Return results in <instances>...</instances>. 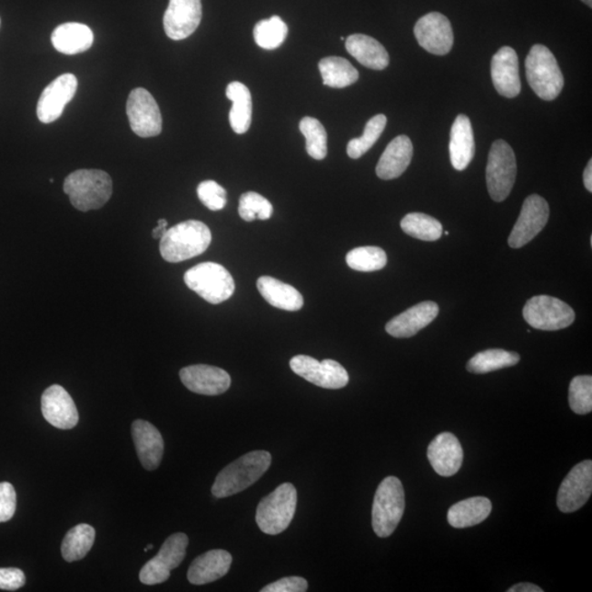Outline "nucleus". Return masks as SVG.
Returning a JSON list of instances; mask_svg holds the SVG:
<instances>
[{
	"mask_svg": "<svg viewBox=\"0 0 592 592\" xmlns=\"http://www.w3.org/2000/svg\"><path fill=\"white\" fill-rule=\"evenodd\" d=\"M271 454L267 451H252L237 459L221 470L212 486L216 498H225L251 488L267 472L271 465Z\"/></svg>",
	"mask_w": 592,
	"mask_h": 592,
	"instance_id": "f257e3e1",
	"label": "nucleus"
},
{
	"mask_svg": "<svg viewBox=\"0 0 592 592\" xmlns=\"http://www.w3.org/2000/svg\"><path fill=\"white\" fill-rule=\"evenodd\" d=\"M212 235L202 222H183L166 231L161 239V255L168 262L186 261L208 250Z\"/></svg>",
	"mask_w": 592,
	"mask_h": 592,
	"instance_id": "f03ea898",
	"label": "nucleus"
},
{
	"mask_svg": "<svg viewBox=\"0 0 592 592\" xmlns=\"http://www.w3.org/2000/svg\"><path fill=\"white\" fill-rule=\"evenodd\" d=\"M64 192L74 208L87 212L108 202L113 195V181L107 173L98 169H81L65 179Z\"/></svg>",
	"mask_w": 592,
	"mask_h": 592,
	"instance_id": "7ed1b4c3",
	"label": "nucleus"
},
{
	"mask_svg": "<svg viewBox=\"0 0 592 592\" xmlns=\"http://www.w3.org/2000/svg\"><path fill=\"white\" fill-rule=\"evenodd\" d=\"M528 84L538 97L551 102L564 87V77L553 53L542 44L532 46L526 58Z\"/></svg>",
	"mask_w": 592,
	"mask_h": 592,
	"instance_id": "20e7f679",
	"label": "nucleus"
},
{
	"mask_svg": "<svg viewBox=\"0 0 592 592\" xmlns=\"http://www.w3.org/2000/svg\"><path fill=\"white\" fill-rule=\"evenodd\" d=\"M405 511L403 484L395 477H389L379 485L372 507V527L380 538L392 536Z\"/></svg>",
	"mask_w": 592,
	"mask_h": 592,
	"instance_id": "39448f33",
	"label": "nucleus"
},
{
	"mask_svg": "<svg viewBox=\"0 0 592 592\" xmlns=\"http://www.w3.org/2000/svg\"><path fill=\"white\" fill-rule=\"evenodd\" d=\"M296 506H298V491L294 485L283 483L264 497L259 502L256 512V522L263 533L277 536L287 530L293 520Z\"/></svg>",
	"mask_w": 592,
	"mask_h": 592,
	"instance_id": "423d86ee",
	"label": "nucleus"
},
{
	"mask_svg": "<svg viewBox=\"0 0 592 592\" xmlns=\"http://www.w3.org/2000/svg\"><path fill=\"white\" fill-rule=\"evenodd\" d=\"M184 283L211 304H221L235 292V282L226 268L215 262H202L184 273Z\"/></svg>",
	"mask_w": 592,
	"mask_h": 592,
	"instance_id": "0eeeda50",
	"label": "nucleus"
},
{
	"mask_svg": "<svg viewBox=\"0 0 592 592\" xmlns=\"http://www.w3.org/2000/svg\"><path fill=\"white\" fill-rule=\"evenodd\" d=\"M517 177V161L514 150L508 143L498 140L491 145L486 182L490 198L496 202H502L509 197L515 186Z\"/></svg>",
	"mask_w": 592,
	"mask_h": 592,
	"instance_id": "6e6552de",
	"label": "nucleus"
},
{
	"mask_svg": "<svg viewBox=\"0 0 592 592\" xmlns=\"http://www.w3.org/2000/svg\"><path fill=\"white\" fill-rule=\"evenodd\" d=\"M575 317V311L568 304L548 295L533 296L523 308V319L538 331L567 329L573 324Z\"/></svg>",
	"mask_w": 592,
	"mask_h": 592,
	"instance_id": "1a4fd4ad",
	"label": "nucleus"
},
{
	"mask_svg": "<svg viewBox=\"0 0 592 592\" xmlns=\"http://www.w3.org/2000/svg\"><path fill=\"white\" fill-rule=\"evenodd\" d=\"M189 538L184 533H174L163 542L160 552L147 562L140 572L141 583L158 585L171 577L173 569L177 568L186 557Z\"/></svg>",
	"mask_w": 592,
	"mask_h": 592,
	"instance_id": "9d476101",
	"label": "nucleus"
},
{
	"mask_svg": "<svg viewBox=\"0 0 592 592\" xmlns=\"http://www.w3.org/2000/svg\"><path fill=\"white\" fill-rule=\"evenodd\" d=\"M290 367L299 377L322 389L340 390L349 383L347 370L340 362L331 359L319 361L300 354L291 359Z\"/></svg>",
	"mask_w": 592,
	"mask_h": 592,
	"instance_id": "9b49d317",
	"label": "nucleus"
},
{
	"mask_svg": "<svg viewBox=\"0 0 592 592\" xmlns=\"http://www.w3.org/2000/svg\"><path fill=\"white\" fill-rule=\"evenodd\" d=\"M126 114L132 131L140 137H154L163 130V118L160 107L151 93L144 88L131 92L126 103Z\"/></svg>",
	"mask_w": 592,
	"mask_h": 592,
	"instance_id": "f8f14e48",
	"label": "nucleus"
},
{
	"mask_svg": "<svg viewBox=\"0 0 592 592\" xmlns=\"http://www.w3.org/2000/svg\"><path fill=\"white\" fill-rule=\"evenodd\" d=\"M549 218V206L540 195L532 194L523 202L519 218L511 231L508 244L521 248L530 242L546 227Z\"/></svg>",
	"mask_w": 592,
	"mask_h": 592,
	"instance_id": "ddd939ff",
	"label": "nucleus"
},
{
	"mask_svg": "<svg viewBox=\"0 0 592 592\" xmlns=\"http://www.w3.org/2000/svg\"><path fill=\"white\" fill-rule=\"evenodd\" d=\"M592 493V462L590 459L575 465L560 485L558 509L564 514L577 511L588 501Z\"/></svg>",
	"mask_w": 592,
	"mask_h": 592,
	"instance_id": "4468645a",
	"label": "nucleus"
},
{
	"mask_svg": "<svg viewBox=\"0 0 592 592\" xmlns=\"http://www.w3.org/2000/svg\"><path fill=\"white\" fill-rule=\"evenodd\" d=\"M414 34L422 49L435 55H446L451 51L454 35L450 20L439 13L421 17L415 25Z\"/></svg>",
	"mask_w": 592,
	"mask_h": 592,
	"instance_id": "2eb2a0df",
	"label": "nucleus"
},
{
	"mask_svg": "<svg viewBox=\"0 0 592 592\" xmlns=\"http://www.w3.org/2000/svg\"><path fill=\"white\" fill-rule=\"evenodd\" d=\"M78 82L73 74H63L42 93L36 113L42 123L49 124L61 118L64 109L75 97Z\"/></svg>",
	"mask_w": 592,
	"mask_h": 592,
	"instance_id": "dca6fc26",
	"label": "nucleus"
},
{
	"mask_svg": "<svg viewBox=\"0 0 592 592\" xmlns=\"http://www.w3.org/2000/svg\"><path fill=\"white\" fill-rule=\"evenodd\" d=\"M202 19L201 0H169L163 15V28L169 39L181 41L189 38L198 29Z\"/></svg>",
	"mask_w": 592,
	"mask_h": 592,
	"instance_id": "f3484780",
	"label": "nucleus"
},
{
	"mask_svg": "<svg viewBox=\"0 0 592 592\" xmlns=\"http://www.w3.org/2000/svg\"><path fill=\"white\" fill-rule=\"evenodd\" d=\"M41 409L45 420L57 429H72L78 424L77 407L61 385H52L44 390L41 399Z\"/></svg>",
	"mask_w": 592,
	"mask_h": 592,
	"instance_id": "a211bd4d",
	"label": "nucleus"
},
{
	"mask_svg": "<svg viewBox=\"0 0 592 592\" xmlns=\"http://www.w3.org/2000/svg\"><path fill=\"white\" fill-rule=\"evenodd\" d=\"M181 380L184 387L192 392L208 396L225 393L232 383L230 374L225 370L206 364L183 368Z\"/></svg>",
	"mask_w": 592,
	"mask_h": 592,
	"instance_id": "6ab92c4d",
	"label": "nucleus"
},
{
	"mask_svg": "<svg viewBox=\"0 0 592 592\" xmlns=\"http://www.w3.org/2000/svg\"><path fill=\"white\" fill-rule=\"evenodd\" d=\"M491 79L497 93L506 98H515L521 92L519 60L510 46H504L491 60Z\"/></svg>",
	"mask_w": 592,
	"mask_h": 592,
	"instance_id": "aec40b11",
	"label": "nucleus"
},
{
	"mask_svg": "<svg viewBox=\"0 0 592 592\" xmlns=\"http://www.w3.org/2000/svg\"><path fill=\"white\" fill-rule=\"evenodd\" d=\"M463 449L451 432H443L433 439L428 447V459L435 472L449 478L457 474L463 463Z\"/></svg>",
	"mask_w": 592,
	"mask_h": 592,
	"instance_id": "412c9836",
	"label": "nucleus"
},
{
	"mask_svg": "<svg viewBox=\"0 0 592 592\" xmlns=\"http://www.w3.org/2000/svg\"><path fill=\"white\" fill-rule=\"evenodd\" d=\"M132 437L143 468L154 470L160 467L163 456V440L155 426L145 420H135Z\"/></svg>",
	"mask_w": 592,
	"mask_h": 592,
	"instance_id": "4be33fe9",
	"label": "nucleus"
},
{
	"mask_svg": "<svg viewBox=\"0 0 592 592\" xmlns=\"http://www.w3.org/2000/svg\"><path fill=\"white\" fill-rule=\"evenodd\" d=\"M439 314V306L435 302H422L412 306L404 313L394 317L385 326L388 334L395 338H410L430 325Z\"/></svg>",
	"mask_w": 592,
	"mask_h": 592,
	"instance_id": "5701e85b",
	"label": "nucleus"
},
{
	"mask_svg": "<svg viewBox=\"0 0 592 592\" xmlns=\"http://www.w3.org/2000/svg\"><path fill=\"white\" fill-rule=\"evenodd\" d=\"M232 562V555L224 549H212L195 558L188 570L192 585H205L224 577Z\"/></svg>",
	"mask_w": 592,
	"mask_h": 592,
	"instance_id": "b1692460",
	"label": "nucleus"
},
{
	"mask_svg": "<svg viewBox=\"0 0 592 592\" xmlns=\"http://www.w3.org/2000/svg\"><path fill=\"white\" fill-rule=\"evenodd\" d=\"M414 146L409 136L400 135L390 143L377 166L378 177L392 181L406 172L412 160Z\"/></svg>",
	"mask_w": 592,
	"mask_h": 592,
	"instance_id": "393cba45",
	"label": "nucleus"
},
{
	"mask_svg": "<svg viewBox=\"0 0 592 592\" xmlns=\"http://www.w3.org/2000/svg\"><path fill=\"white\" fill-rule=\"evenodd\" d=\"M450 160L452 166L459 172L464 171L473 161L475 154V141L472 123L469 116L459 114L451 128Z\"/></svg>",
	"mask_w": 592,
	"mask_h": 592,
	"instance_id": "a878e982",
	"label": "nucleus"
},
{
	"mask_svg": "<svg viewBox=\"0 0 592 592\" xmlns=\"http://www.w3.org/2000/svg\"><path fill=\"white\" fill-rule=\"evenodd\" d=\"M52 44L62 54L76 55L91 49L94 44V34L86 25L78 23L61 25L52 35Z\"/></svg>",
	"mask_w": 592,
	"mask_h": 592,
	"instance_id": "bb28decb",
	"label": "nucleus"
},
{
	"mask_svg": "<svg viewBox=\"0 0 592 592\" xmlns=\"http://www.w3.org/2000/svg\"><path fill=\"white\" fill-rule=\"evenodd\" d=\"M346 49L363 66L382 71L389 66L387 49L378 40L366 35H352L346 40Z\"/></svg>",
	"mask_w": 592,
	"mask_h": 592,
	"instance_id": "cd10ccee",
	"label": "nucleus"
},
{
	"mask_svg": "<svg viewBox=\"0 0 592 592\" xmlns=\"http://www.w3.org/2000/svg\"><path fill=\"white\" fill-rule=\"evenodd\" d=\"M257 288L262 298L274 308L289 311L303 308V296L292 285L264 276L258 279Z\"/></svg>",
	"mask_w": 592,
	"mask_h": 592,
	"instance_id": "c85d7f7f",
	"label": "nucleus"
},
{
	"mask_svg": "<svg viewBox=\"0 0 592 592\" xmlns=\"http://www.w3.org/2000/svg\"><path fill=\"white\" fill-rule=\"evenodd\" d=\"M491 502L486 497H473L453 505L448 511L451 527L464 528L479 525L490 515Z\"/></svg>",
	"mask_w": 592,
	"mask_h": 592,
	"instance_id": "c756f323",
	"label": "nucleus"
},
{
	"mask_svg": "<svg viewBox=\"0 0 592 592\" xmlns=\"http://www.w3.org/2000/svg\"><path fill=\"white\" fill-rule=\"evenodd\" d=\"M226 97L232 103L230 123L237 134H244L251 128L252 102L250 89L244 84L232 82L226 88Z\"/></svg>",
	"mask_w": 592,
	"mask_h": 592,
	"instance_id": "7c9ffc66",
	"label": "nucleus"
},
{
	"mask_svg": "<svg viewBox=\"0 0 592 592\" xmlns=\"http://www.w3.org/2000/svg\"><path fill=\"white\" fill-rule=\"evenodd\" d=\"M322 82L331 88L351 86L359 79V72L350 62L340 56L322 58L319 64Z\"/></svg>",
	"mask_w": 592,
	"mask_h": 592,
	"instance_id": "2f4dec72",
	"label": "nucleus"
},
{
	"mask_svg": "<svg viewBox=\"0 0 592 592\" xmlns=\"http://www.w3.org/2000/svg\"><path fill=\"white\" fill-rule=\"evenodd\" d=\"M96 531L92 526L82 523L66 533L62 543V557L66 562H77L91 551Z\"/></svg>",
	"mask_w": 592,
	"mask_h": 592,
	"instance_id": "473e14b6",
	"label": "nucleus"
},
{
	"mask_svg": "<svg viewBox=\"0 0 592 592\" xmlns=\"http://www.w3.org/2000/svg\"><path fill=\"white\" fill-rule=\"evenodd\" d=\"M520 356L516 352L502 350V349H488L475 354L468 362V371L474 374H486L505 368H510L519 363Z\"/></svg>",
	"mask_w": 592,
	"mask_h": 592,
	"instance_id": "72a5a7b5",
	"label": "nucleus"
},
{
	"mask_svg": "<svg viewBox=\"0 0 592 592\" xmlns=\"http://www.w3.org/2000/svg\"><path fill=\"white\" fill-rule=\"evenodd\" d=\"M401 230L414 239L435 242L441 239L440 222L424 213H409L400 222Z\"/></svg>",
	"mask_w": 592,
	"mask_h": 592,
	"instance_id": "f704fd0d",
	"label": "nucleus"
},
{
	"mask_svg": "<svg viewBox=\"0 0 592 592\" xmlns=\"http://www.w3.org/2000/svg\"><path fill=\"white\" fill-rule=\"evenodd\" d=\"M287 36L288 25L279 15L259 21L253 29V38L257 45L264 50L278 49Z\"/></svg>",
	"mask_w": 592,
	"mask_h": 592,
	"instance_id": "c9c22d12",
	"label": "nucleus"
},
{
	"mask_svg": "<svg viewBox=\"0 0 592 592\" xmlns=\"http://www.w3.org/2000/svg\"><path fill=\"white\" fill-rule=\"evenodd\" d=\"M346 261L353 271L373 272L387 266L388 256L380 247H358L347 253Z\"/></svg>",
	"mask_w": 592,
	"mask_h": 592,
	"instance_id": "e433bc0d",
	"label": "nucleus"
},
{
	"mask_svg": "<svg viewBox=\"0 0 592 592\" xmlns=\"http://www.w3.org/2000/svg\"><path fill=\"white\" fill-rule=\"evenodd\" d=\"M388 119L384 114H378L373 116L372 119L368 121L366 128L361 137L352 139L348 143L347 154L353 160L362 157L367 152L371 150L375 143L378 142L380 136L382 135L385 126H387Z\"/></svg>",
	"mask_w": 592,
	"mask_h": 592,
	"instance_id": "4c0bfd02",
	"label": "nucleus"
},
{
	"mask_svg": "<svg viewBox=\"0 0 592 592\" xmlns=\"http://www.w3.org/2000/svg\"><path fill=\"white\" fill-rule=\"evenodd\" d=\"M300 131L306 139V151L316 161L327 156V133L319 120L305 116L300 123Z\"/></svg>",
	"mask_w": 592,
	"mask_h": 592,
	"instance_id": "58836bf2",
	"label": "nucleus"
},
{
	"mask_svg": "<svg viewBox=\"0 0 592 592\" xmlns=\"http://www.w3.org/2000/svg\"><path fill=\"white\" fill-rule=\"evenodd\" d=\"M569 406L577 415H587L592 410V378L578 375L569 385Z\"/></svg>",
	"mask_w": 592,
	"mask_h": 592,
	"instance_id": "ea45409f",
	"label": "nucleus"
},
{
	"mask_svg": "<svg viewBox=\"0 0 592 592\" xmlns=\"http://www.w3.org/2000/svg\"><path fill=\"white\" fill-rule=\"evenodd\" d=\"M239 213L241 218L246 222H252L256 219L266 221L271 218L273 208L272 204L261 194L250 192L242 195Z\"/></svg>",
	"mask_w": 592,
	"mask_h": 592,
	"instance_id": "a19ab883",
	"label": "nucleus"
},
{
	"mask_svg": "<svg viewBox=\"0 0 592 592\" xmlns=\"http://www.w3.org/2000/svg\"><path fill=\"white\" fill-rule=\"evenodd\" d=\"M198 197L206 208L211 211H220L225 208L227 203L226 190L213 181H205L199 184L197 189Z\"/></svg>",
	"mask_w": 592,
	"mask_h": 592,
	"instance_id": "79ce46f5",
	"label": "nucleus"
},
{
	"mask_svg": "<svg viewBox=\"0 0 592 592\" xmlns=\"http://www.w3.org/2000/svg\"><path fill=\"white\" fill-rule=\"evenodd\" d=\"M15 507H17V495L14 486L8 482L0 483V523L12 519Z\"/></svg>",
	"mask_w": 592,
	"mask_h": 592,
	"instance_id": "37998d69",
	"label": "nucleus"
},
{
	"mask_svg": "<svg viewBox=\"0 0 592 592\" xmlns=\"http://www.w3.org/2000/svg\"><path fill=\"white\" fill-rule=\"evenodd\" d=\"M309 584L302 577H285L274 581V583L264 587L262 592H304L308 590Z\"/></svg>",
	"mask_w": 592,
	"mask_h": 592,
	"instance_id": "c03bdc74",
	"label": "nucleus"
},
{
	"mask_svg": "<svg viewBox=\"0 0 592 592\" xmlns=\"http://www.w3.org/2000/svg\"><path fill=\"white\" fill-rule=\"evenodd\" d=\"M25 584V576L19 568H0V589L18 590Z\"/></svg>",
	"mask_w": 592,
	"mask_h": 592,
	"instance_id": "a18cd8bd",
	"label": "nucleus"
},
{
	"mask_svg": "<svg viewBox=\"0 0 592 592\" xmlns=\"http://www.w3.org/2000/svg\"><path fill=\"white\" fill-rule=\"evenodd\" d=\"M508 592H543V589L537 585L522 583L512 586Z\"/></svg>",
	"mask_w": 592,
	"mask_h": 592,
	"instance_id": "49530a36",
	"label": "nucleus"
},
{
	"mask_svg": "<svg viewBox=\"0 0 592 592\" xmlns=\"http://www.w3.org/2000/svg\"><path fill=\"white\" fill-rule=\"evenodd\" d=\"M168 222L165 219L158 220V225L153 230V237L155 240H161L167 231Z\"/></svg>",
	"mask_w": 592,
	"mask_h": 592,
	"instance_id": "de8ad7c7",
	"label": "nucleus"
},
{
	"mask_svg": "<svg viewBox=\"0 0 592 592\" xmlns=\"http://www.w3.org/2000/svg\"><path fill=\"white\" fill-rule=\"evenodd\" d=\"M584 183L587 190L592 192V161L590 160L588 165L586 166L584 172Z\"/></svg>",
	"mask_w": 592,
	"mask_h": 592,
	"instance_id": "09e8293b",
	"label": "nucleus"
},
{
	"mask_svg": "<svg viewBox=\"0 0 592 592\" xmlns=\"http://www.w3.org/2000/svg\"><path fill=\"white\" fill-rule=\"evenodd\" d=\"M581 2H584L586 5H588L590 8L592 7V0H581Z\"/></svg>",
	"mask_w": 592,
	"mask_h": 592,
	"instance_id": "8fccbe9b",
	"label": "nucleus"
},
{
	"mask_svg": "<svg viewBox=\"0 0 592 592\" xmlns=\"http://www.w3.org/2000/svg\"><path fill=\"white\" fill-rule=\"evenodd\" d=\"M152 548H153V544H150V546H148L147 548H144V551L145 552L150 551V549H152Z\"/></svg>",
	"mask_w": 592,
	"mask_h": 592,
	"instance_id": "3c124183",
	"label": "nucleus"
}]
</instances>
